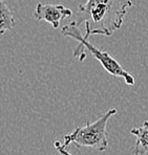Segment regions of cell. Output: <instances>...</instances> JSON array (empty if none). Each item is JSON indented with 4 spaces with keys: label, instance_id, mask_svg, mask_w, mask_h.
<instances>
[{
    "label": "cell",
    "instance_id": "6da1fadb",
    "mask_svg": "<svg viewBox=\"0 0 148 155\" xmlns=\"http://www.w3.org/2000/svg\"><path fill=\"white\" fill-rule=\"evenodd\" d=\"M133 6L131 0H87L78 6L72 22L77 26L85 25L86 37L111 36L122 26L127 8Z\"/></svg>",
    "mask_w": 148,
    "mask_h": 155
},
{
    "label": "cell",
    "instance_id": "7a4b0ae2",
    "mask_svg": "<svg viewBox=\"0 0 148 155\" xmlns=\"http://www.w3.org/2000/svg\"><path fill=\"white\" fill-rule=\"evenodd\" d=\"M60 31L63 36L74 39L79 43L78 46L74 51V57H78L79 61H83L86 58L85 51H88L89 54H92L101 63V65L108 74L117 78H123L125 83L128 86H133L135 84V77L129 74L128 71H126L121 64L116 59H113L107 51H102V49L96 47L94 44H92L88 41V37L82 35L79 26H77L74 22H70V23L64 25Z\"/></svg>",
    "mask_w": 148,
    "mask_h": 155
},
{
    "label": "cell",
    "instance_id": "3957f363",
    "mask_svg": "<svg viewBox=\"0 0 148 155\" xmlns=\"http://www.w3.org/2000/svg\"><path fill=\"white\" fill-rule=\"evenodd\" d=\"M117 113V109H109L103 113L94 123H86L85 126L78 127L69 134L64 135L63 148H66L70 143H75L78 148L88 147L97 149L98 151H105L108 147L106 126L110 116Z\"/></svg>",
    "mask_w": 148,
    "mask_h": 155
},
{
    "label": "cell",
    "instance_id": "277c9868",
    "mask_svg": "<svg viewBox=\"0 0 148 155\" xmlns=\"http://www.w3.org/2000/svg\"><path fill=\"white\" fill-rule=\"evenodd\" d=\"M72 16V11L63 4L53 3H37L34 11V17L37 21H45L52 24L55 29L59 28L61 21L65 18Z\"/></svg>",
    "mask_w": 148,
    "mask_h": 155
},
{
    "label": "cell",
    "instance_id": "5b68a950",
    "mask_svg": "<svg viewBox=\"0 0 148 155\" xmlns=\"http://www.w3.org/2000/svg\"><path fill=\"white\" fill-rule=\"evenodd\" d=\"M131 134L136 137V145L133 148L135 155H145L148 153V120L138 128H133L130 131Z\"/></svg>",
    "mask_w": 148,
    "mask_h": 155
},
{
    "label": "cell",
    "instance_id": "8992f818",
    "mask_svg": "<svg viewBox=\"0 0 148 155\" xmlns=\"http://www.w3.org/2000/svg\"><path fill=\"white\" fill-rule=\"evenodd\" d=\"M15 25L16 20L12 10L3 0H0V40L6 31L14 28Z\"/></svg>",
    "mask_w": 148,
    "mask_h": 155
},
{
    "label": "cell",
    "instance_id": "52a82bcc",
    "mask_svg": "<svg viewBox=\"0 0 148 155\" xmlns=\"http://www.w3.org/2000/svg\"><path fill=\"white\" fill-rule=\"evenodd\" d=\"M54 146H55V148L57 149V151H58L61 155H72V153H69V152H68L65 148L62 147V143L59 142V140H56L55 143H54Z\"/></svg>",
    "mask_w": 148,
    "mask_h": 155
}]
</instances>
